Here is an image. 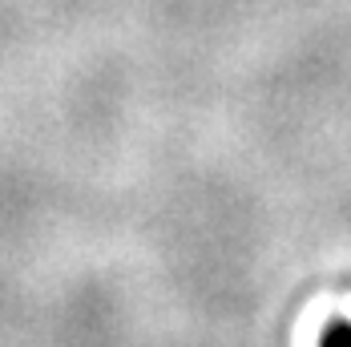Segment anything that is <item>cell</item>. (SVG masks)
Here are the masks:
<instances>
[{
  "label": "cell",
  "instance_id": "obj_1",
  "mask_svg": "<svg viewBox=\"0 0 351 347\" xmlns=\"http://www.w3.org/2000/svg\"><path fill=\"white\" fill-rule=\"evenodd\" d=\"M323 347H351V327L348 323H331L327 335H323Z\"/></svg>",
  "mask_w": 351,
  "mask_h": 347
}]
</instances>
